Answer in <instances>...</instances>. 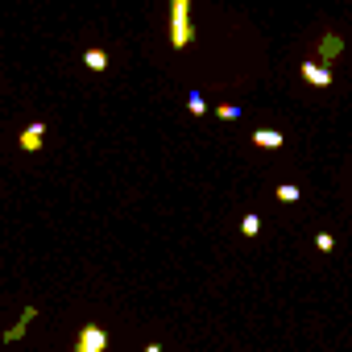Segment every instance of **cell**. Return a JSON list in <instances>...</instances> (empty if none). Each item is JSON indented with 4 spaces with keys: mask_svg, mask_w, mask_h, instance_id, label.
<instances>
[{
    "mask_svg": "<svg viewBox=\"0 0 352 352\" xmlns=\"http://www.w3.org/2000/svg\"><path fill=\"white\" fill-rule=\"evenodd\" d=\"M195 21H191V0H170V46H191Z\"/></svg>",
    "mask_w": 352,
    "mask_h": 352,
    "instance_id": "cell-1",
    "label": "cell"
},
{
    "mask_svg": "<svg viewBox=\"0 0 352 352\" xmlns=\"http://www.w3.org/2000/svg\"><path fill=\"white\" fill-rule=\"evenodd\" d=\"M75 352H108V331L100 323H87L79 336H75Z\"/></svg>",
    "mask_w": 352,
    "mask_h": 352,
    "instance_id": "cell-2",
    "label": "cell"
},
{
    "mask_svg": "<svg viewBox=\"0 0 352 352\" xmlns=\"http://www.w3.org/2000/svg\"><path fill=\"white\" fill-rule=\"evenodd\" d=\"M298 75H302L311 87H331V67H323V63H315V58H302V63H298Z\"/></svg>",
    "mask_w": 352,
    "mask_h": 352,
    "instance_id": "cell-3",
    "label": "cell"
},
{
    "mask_svg": "<svg viewBox=\"0 0 352 352\" xmlns=\"http://www.w3.org/2000/svg\"><path fill=\"white\" fill-rule=\"evenodd\" d=\"M340 54H344V38H340V34H323L319 46H315V58H319L323 67H331Z\"/></svg>",
    "mask_w": 352,
    "mask_h": 352,
    "instance_id": "cell-4",
    "label": "cell"
},
{
    "mask_svg": "<svg viewBox=\"0 0 352 352\" xmlns=\"http://www.w3.org/2000/svg\"><path fill=\"white\" fill-rule=\"evenodd\" d=\"M34 319H38V307H34V302H30V307H25V311H21V319H17V323H13V327H9V331H0V340H5V344H17V340H21V336H25V327H30V323H34Z\"/></svg>",
    "mask_w": 352,
    "mask_h": 352,
    "instance_id": "cell-5",
    "label": "cell"
},
{
    "mask_svg": "<svg viewBox=\"0 0 352 352\" xmlns=\"http://www.w3.org/2000/svg\"><path fill=\"white\" fill-rule=\"evenodd\" d=\"M42 137H46V124H42V120H34L30 129H21V137H17V141H21V149H25V153H38V149H42Z\"/></svg>",
    "mask_w": 352,
    "mask_h": 352,
    "instance_id": "cell-6",
    "label": "cell"
},
{
    "mask_svg": "<svg viewBox=\"0 0 352 352\" xmlns=\"http://www.w3.org/2000/svg\"><path fill=\"white\" fill-rule=\"evenodd\" d=\"M282 141H286V137H282L278 129H257V133H253V145H257V149H282Z\"/></svg>",
    "mask_w": 352,
    "mask_h": 352,
    "instance_id": "cell-7",
    "label": "cell"
},
{
    "mask_svg": "<svg viewBox=\"0 0 352 352\" xmlns=\"http://www.w3.org/2000/svg\"><path fill=\"white\" fill-rule=\"evenodd\" d=\"M83 63H87V67H91V71H108V54H104V50H100V46H91V50H87V54H83Z\"/></svg>",
    "mask_w": 352,
    "mask_h": 352,
    "instance_id": "cell-8",
    "label": "cell"
},
{
    "mask_svg": "<svg viewBox=\"0 0 352 352\" xmlns=\"http://www.w3.org/2000/svg\"><path fill=\"white\" fill-rule=\"evenodd\" d=\"M187 108H191V116H204V112H208V100H204L199 91H191V96H187Z\"/></svg>",
    "mask_w": 352,
    "mask_h": 352,
    "instance_id": "cell-9",
    "label": "cell"
},
{
    "mask_svg": "<svg viewBox=\"0 0 352 352\" xmlns=\"http://www.w3.org/2000/svg\"><path fill=\"white\" fill-rule=\"evenodd\" d=\"M278 199H282V204H298V187L282 183V187H278Z\"/></svg>",
    "mask_w": 352,
    "mask_h": 352,
    "instance_id": "cell-10",
    "label": "cell"
},
{
    "mask_svg": "<svg viewBox=\"0 0 352 352\" xmlns=\"http://www.w3.org/2000/svg\"><path fill=\"white\" fill-rule=\"evenodd\" d=\"M241 232H245V236H257V232H261V220H257V216H245V220H241Z\"/></svg>",
    "mask_w": 352,
    "mask_h": 352,
    "instance_id": "cell-11",
    "label": "cell"
},
{
    "mask_svg": "<svg viewBox=\"0 0 352 352\" xmlns=\"http://www.w3.org/2000/svg\"><path fill=\"white\" fill-rule=\"evenodd\" d=\"M315 249H319V253H331V249H336V236H331V232H319V236H315Z\"/></svg>",
    "mask_w": 352,
    "mask_h": 352,
    "instance_id": "cell-12",
    "label": "cell"
},
{
    "mask_svg": "<svg viewBox=\"0 0 352 352\" xmlns=\"http://www.w3.org/2000/svg\"><path fill=\"white\" fill-rule=\"evenodd\" d=\"M216 116H220V120H236L241 108H236V104H224V108H216Z\"/></svg>",
    "mask_w": 352,
    "mask_h": 352,
    "instance_id": "cell-13",
    "label": "cell"
},
{
    "mask_svg": "<svg viewBox=\"0 0 352 352\" xmlns=\"http://www.w3.org/2000/svg\"><path fill=\"white\" fill-rule=\"evenodd\" d=\"M145 352H162V344H149V348H145Z\"/></svg>",
    "mask_w": 352,
    "mask_h": 352,
    "instance_id": "cell-14",
    "label": "cell"
}]
</instances>
